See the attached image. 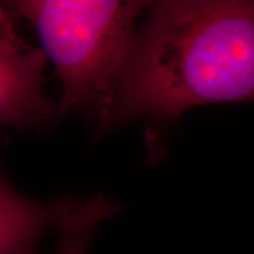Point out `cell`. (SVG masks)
Listing matches in <instances>:
<instances>
[{
  "label": "cell",
  "mask_w": 254,
  "mask_h": 254,
  "mask_svg": "<svg viewBox=\"0 0 254 254\" xmlns=\"http://www.w3.org/2000/svg\"><path fill=\"white\" fill-rule=\"evenodd\" d=\"M13 17L6 8L4 2L0 0V36H17Z\"/></svg>",
  "instance_id": "obj_6"
},
{
  "label": "cell",
  "mask_w": 254,
  "mask_h": 254,
  "mask_svg": "<svg viewBox=\"0 0 254 254\" xmlns=\"http://www.w3.org/2000/svg\"><path fill=\"white\" fill-rule=\"evenodd\" d=\"M27 21L62 92L57 113L80 112L106 125L138 20L155 0H1Z\"/></svg>",
  "instance_id": "obj_2"
},
{
  "label": "cell",
  "mask_w": 254,
  "mask_h": 254,
  "mask_svg": "<svg viewBox=\"0 0 254 254\" xmlns=\"http://www.w3.org/2000/svg\"><path fill=\"white\" fill-rule=\"evenodd\" d=\"M254 100V0H155L136 31L103 133Z\"/></svg>",
  "instance_id": "obj_1"
},
{
  "label": "cell",
  "mask_w": 254,
  "mask_h": 254,
  "mask_svg": "<svg viewBox=\"0 0 254 254\" xmlns=\"http://www.w3.org/2000/svg\"><path fill=\"white\" fill-rule=\"evenodd\" d=\"M120 209L118 204L100 193L75 199L57 227L59 241L55 254H86L97 228Z\"/></svg>",
  "instance_id": "obj_5"
},
{
  "label": "cell",
  "mask_w": 254,
  "mask_h": 254,
  "mask_svg": "<svg viewBox=\"0 0 254 254\" xmlns=\"http://www.w3.org/2000/svg\"><path fill=\"white\" fill-rule=\"evenodd\" d=\"M75 198L38 201L11 185L0 163V254H40L38 244L59 226Z\"/></svg>",
  "instance_id": "obj_4"
},
{
  "label": "cell",
  "mask_w": 254,
  "mask_h": 254,
  "mask_svg": "<svg viewBox=\"0 0 254 254\" xmlns=\"http://www.w3.org/2000/svg\"><path fill=\"white\" fill-rule=\"evenodd\" d=\"M46 57L20 36H0V128L39 127L56 116L44 91Z\"/></svg>",
  "instance_id": "obj_3"
}]
</instances>
